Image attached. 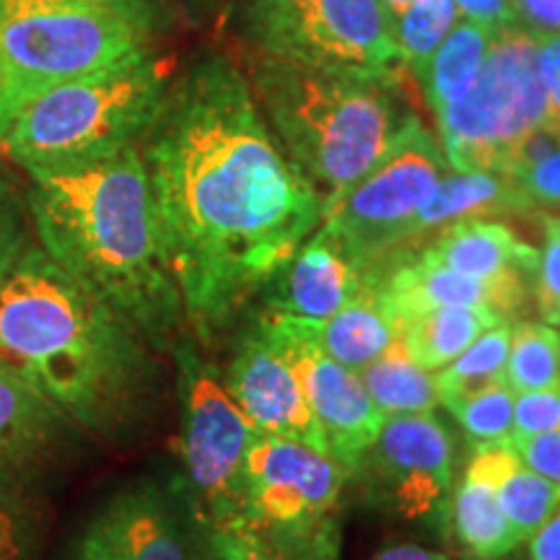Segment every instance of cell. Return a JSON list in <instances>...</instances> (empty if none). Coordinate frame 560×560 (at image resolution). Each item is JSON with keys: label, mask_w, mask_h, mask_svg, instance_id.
Returning a JSON list of instances; mask_svg holds the SVG:
<instances>
[{"label": "cell", "mask_w": 560, "mask_h": 560, "mask_svg": "<svg viewBox=\"0 0 560 560\" xmlns=\"http://www.w3.org/2000/svg\"><path fill=\"white\" fill-rule=\"evenodd\" d=\"M560 431V384L548 389L522 392L514 397V441L537 436V433Z\"/></svg>", "instance_id": "cell-35"}, {"label": "cell", "mask_w": 560, "mask_h": 560, "mask_svg": "<svg viewBox=\"0 0 560 560\" xmlns=\"http://www.w3.org/2000/svg\"><path fill=\"white\" fill-rule=\"evenodd\" d=\"M535 213L532 202L516 187V182L499 172H457L446 170L433 190L431 200L412 219L408 234L392 257L408 255L441 229L467 219H490V215H527ZM384 262V260H382Z\"/></svg>", "instance_id": "cell-20"}, {"label": "cell", "mask_w": 560, "mask_h": 560, "mask_svg": "<svg viewBox=\"0 0 560 560\" xmlns=\"http://www.w3.org/2000/svg\"><path fill=\"white\" fill-rule=\"evenodd\" d=\"M524 542L529 560H560V506Z\"/></svg>", "instance_id": "cell-43"}, {"label": "cell", "mask_w": 560, "mask_h": 560, "mask_svg": "<svg viewBox=\"0 0 560 560\" xmlns=\"http://www.w3.org/2000/svg\"><path fill=\"white\" fill-rule=\"evenodd\" d=\"M198 560H312L268 540L244 522L198 527Z\"/></svg>", "instance_id": "cell-32"}, {"label": "cell", "mask_w": 560, "mask_h": 560, "mask_svg": "<svg viewBox=\"0 0 560 560\" xmlns=\"http://www.w3.org/2000/svg\"><path fill=\"white\" fill-rule=\"evenodd\" d=\"M412 3H418V0H380V5L384 9V13H387V19H389V26H392V21L400 19L402 13L408 11Z\"/></svg>", "instance_id": "cell-45"}, {"label": "cell", "mask_w": 560, "mask_h": 560, "mask_svg": "<svg viewBox=\"0 0 560 560\" xmlns=\"http://www.w3.org/2000/svg\"><path fill=\"white\" fill-rule=\"evenodd\" d=\"M509 446H475L459 486L452 490L446 529L465 558L501 560L522 545L495 495V475Z\"/></svg>", "instance_id": "cell-19"}, {"label": "cell", "mask_w": 560, "mask_h": 560, "mask_svg": "<svg viewBox=\"0 0 560 560\" xmlns=\"http://www.w3.org/2000/svg\"><path fill=\"white\" fill-rule=\"evenodd\" d=\"M400 257H416L425 265H436V268L462 272V276L478 280H490V283L532 285L540 252L522 242L506 223L467 219L441 229L431 240Z\"/></svg>", "instance_id": "cell-17"}, {"label": "cell", "mask_w": 560, "mask_h": 560, "mask_svg": "<svg viewBox=\"0 0 560 560\" xmlns=\"http://www.w3.org/2000/svg\"><path fill=\"white\" fill-rule=\"evenodd\" d=\"M138 151L187 330L208 348L319 229L325 202L280 149L244 70L221 55L170 83Z\"/></svg>", "instance_id": "cell-1"}, {"label": "cell", "mask_w": 560, "mask_h": 560, "mask_svg": "<svg viewBox=\"0 0 560 560\" xmlns=\"http://www.w3.org/2000/svg\"><path fill=\"white\" fill-rule=\"evenodd\" d=\"M62 416L30 376L0 361V470H32L50 450Z\"/></svg>", "instance_id": "cell-21"}, {"label": "cell", "mask_w": 560, "mask_h": 560, "mask_svg": "<svg viewBox=\"0 0 560 560\" xmlns=\"http://www.w3.org/2000/svg\"><path fill=\"white\" fill-rule=\"evenodd\" d=\"M462 560H482V558H462ZM503 560V558H501Z\"/></svg>", "instance_id": "cell-47"}, {"label": "cell", "mask_w": 560, "mask_h": 560, "mask_svg": "<svg viewBox=\"0 0 560 560\" xmlns=\"http://www.w3.org/2000/svg\"><path fill=\"white\" fill-rule=\"evenodd\" d=\"M252 52L314 68L400 75L402 60L380 0H255Z\"/></svg>", "instance_id": "cell-11"}, {"label": "cell", "mask_w": 560, "mask_h": 560, "mask_svg": "<svg viewBox=\"0 0 560 560\" xmlns=\"http://www.w3.org/2000/svg\"><path fill=\"white\" fill-rule=\"evenodd\" d=\"M454 5H457V13H462L465 21L486 26L490 32L516 24L511 0H454Z\"/></svg>", "instance_id": "cell-41"}, {"label": "cell", "mask_w": 560, "mask_h": 560, "mask_svg": "<svg viewBox=\"0 0 560 560\" xmlns=\"http://www.w3.org/2000/svg\"><path fill=\"white\" fill-rule=\"evenodd\" d=\"M542 223V249L537 260L535 283H532V301L537 317L545 325H560V215L545 210Z\"/></svg>", "instance_id": "cell-33"}, {"label": "cell", "mask_w": 560, "mask_h": 560, "mask_svg": "<svg viewBox=\"0 0 560 560\" xmlns=\"http://www.w3.org/2000/svg\"><path fill=\"white\" fill-rule=\"evenodd\" d=\"M24 195L39 247L156 353L190 335L138 145L32 172Z\"/></svg>", "instance_id": "cell-2"}, {"label": "cell", "mask_w": 560, "mask_h": 560, "mask_svg": "<svg viewBox=\"0 0 560 560\" xmlns=\"http://www.w3.org/2000/svg\"><path fill=\"white\" fill-rule=\"evenodd\" d=\"M174 62L149 50L42 91L0 145L26 174L62 170L138 145L172 83Z\"/></svg>", "instance_id": "cell-5"}, {"label": "cell", "mask_w": 560, "mask_h": 560, "mask_svg": "<svg viewBox=\"0 0 560 560\" xmlns=\"http://www.w3.org/2000/svg\"><path fill=\"white\" fill-rule=\"evenodd\" d=\"M374 289L380 291L397 325L441 306H480L514 322L532 301V285L527 283H490L425 265L416 257H395L376 265Z\"/></svg>", "instance_id": "cell-16"}, {"label": "cell", "mask_w": 560, "mask_h": 560, "mask_svg": "<svg viewBox=\"0 0 560 560\" xmlns=\"http://www.w3.org/2000/svg\"><path fill=\"white\" fill-rule=\"evenodd\" d=\"M436 122L441 151L452 170L501 174L516 143L545 125L537 34L522 24L490 34L475 89L441 112Z\"/></svg>", "instance_id": "cell-8"}, {"label": "cell", "mask_w": 560, "mask_h": 560, "mask_svg": "<svg viewBox=\"0 0 560 560\" xmlns=\"http://www.w3.org/2000/svg\"><path fill=\"white\" fill-rule=\"evenodd\" d=\"M156 353L128 319L32 242L0 283V361L37 384L62 420L117 439L149 405Z\"/></svg>", "instance_id": "cell-3"}, {"label": "cell", "mask_w": 560, "mask_h": 560, "mask_svg": "<svg viewBox=\"0 0 560 560\" xmlns=\"http://www.w3.org/2000/svg\"><path fill=\"white\" fill-rule=\"evenodd\" d=\"M242 70L280 149L319 192L325 215L412 115L397 91L400 75L314 68L262 52H249Z\"/></svg>", "instance_id": "cell-4"}, {"label": "cell", "mask_w": 560, "mask_h": 560, "mask_svg": "<svg viewBox=\"0 0 560 560\" xmlns=\"http://www.w3.org/2000/svg\"><path fill=\"white\" fill-rule=\"evenodd\" d=\"M355 374L384 418L425 416L436 410L439 395L433 387V374L405 353L400 340L392 342L380 359Z\"/></svg>", "instance_id": "cell-25"}, {"label": "cell", "mask_w": 560, "mask_h": 560, "mask_svg": "<svg viewBox=\"0 0 560 560\" xmlns=\"http://www.w3.org/2000/svg\"><path fill=\"white\" fill-rule=\"evenodd\" d=\"M537 66L545 91V125L560 132V37H537Z\"/></svg>", "instance_id": "cell-38"}, {"label": "cell", "mask_w": 560, "mask_h": 560, "mask_svg": "<svg viewBox=\"0 0 560 560\" xmlns=\"http://www.w3.org/2000/svg\"><path fill=\"white\" fill-rule=\"evenodd\" d=\"M514 392L503 382L478 395L462 397L446 405V410L475 446H506L514 436Z\"/></svg>", "instance_id": "cell-31"}, {"label": "cell", "mask_w": 560, "mask_h": 560, "mask_svg": "<svg viewBox=\"0 0 560 560\" xmlns=\"http://www.w3.org/2000/svg\"><path fill=\"white\" fill-rule=\"evenodd\" d=\"M149 32L81 0H34L0 11V138L42 91L149 50Z\"/></svg>", "instance_id": "cell-6"}, {"label": "cell", "mask_w": 560, "mask_h": 560, "mask_svg": "<svg viewBox=\"0 0 560 560\" xmlns=\"http://www.w3.org/2000/svg\"><path fill=\"white\" fill-rule=\"evenodd\" d=\"M221 380L231 400L265 436L301 441L327 452L296 366L257 319H249L236 335Z\"/></svg>", "instance_id": "cell-14"}, {"label": "cell", "mask_w": 560, "mask_h": 560, "mask_svg": "<svg viewBox=\"0 0 560 560\" xmlns=\"http://www.w3.org/2000/svg\"><path fill=\"white\" fill-rule=\"evenodd\" d=\"M301 322L330 359L353 371H361L374 359H380L400 335V325L392 317L374 283L332 317Z\"/></svg>", "instance_id": "cell-22"}, {"label": "cell", "mask_w": 560, "mask_h": 560, "mask_svg": "<svg viewBox=\"0 0 560 560\" xmlns=\"http://www.w3.org/2000/svg\"><path fill=\"white\" fill-rule=\"evenodd\" d=\"M348 480L350 472L327 452L260 433L244 459L236 522L299 556L338 560V509Z\"/></svg>", "instance_id": "cell-7"}, {"label": "cell", "mask_w": 560, "mask_h": 560, "mask_svg": "<svg viewBox=\"0 0 560 560\" xmlns=\"http://www.w3.org/2000/svg\"><path fill=\"white\" fill-rule=\"evenodd\" d=\"M81 3L117 13V16H125L143 32H149L153 21L159 19V13L164 11L166 0H81Z\"/></svg>", "instance_id": "cell-42"}, {"label": "cell", "mask_w": 560, "mask_h": 560, "mask_svg": "<svg viewBox=\"0 0 560 560\" xmlns=\"http://www.w3.org/2000/svg\"><path fill=\"white\" fill-rule=\"evenodd\" d=\"M120 524V560H190L198 542L185 488L140 480L112 499Z\"/></svg>", "instance_id": "cell-18"}, {"label": "cell", "mask_w": 560, "mask_h": 560, "mask_svg": "<svg viewBox=\"0 0 560 560\" xmlns=\"http://www.w3.org/2000/svg\"><path fill=\"white\" fill-rule=\"evenodd\" d=\"M262 330L283 348L304 387L306 402L317 420L327 454L353 478L363 454L380 436L384 416L376 410L366 387L353 369L342 366L322 350L304 322L260 310L255 314Z\"/></svg>", "instance_id": "cell-13"}, {"label": "cell", "mask_w": 560, "mask_h": 560, "mask_svg": "<svg viewBox=\"0 0 560 560\" xmlns=\"http://www.w3.org/2000/svg\"><path fill=\"white\" fill-rule=\"evenodd\" d=\"M249 3H255V0H249Z\"/></svg>", "instance_id": "cell-48"}, {"label": "cell", "mask_w": 560, "mask_h": 560, "mask_svg": "<svg viewBox=\"0 0 560 560\" xmlns=\"http://www.w3.org/2000/svg\"><path fill=\"white\" fill-rule=\"evenodd\" d=\"M34 229L26 208V195L19 190L16 182L0 172V283L9 276L32 240Z\"/></svg>", "instance_id": "cell-34"}, {"label": "cell", "mask_w": 560, "mask_h": 560, "mask_svg": "<svg viewBox=\"0 0 560 560\" xmlns=\"http://www.w3.org/2000/svg\"><path fill=\"white\" fill-rule=\"evenodd\" d=\"M446 170L450 164L439 138L418 115H410L387 151L327 210L319 226L374 272L400 247L412 219L431 200Z\"/></svg>", "instance_id": "cell-10"}, {"label": "cell", "mask_w": 560, "mask_h": 560, "mask_svg": "<svg viewBox=\"0 0 560 560\" xmlns=\"http://www.w3.org/2000/svg\"><path fill=\"white\" fill-rule=\"evenodd\" d=\"M506 384L514 395L560 384V332L545 322L511 325Z\"/></svg>", "instance_id": "cell-28"}, {"label": "cell", "mask_w": 560, "mask_h": 560, "mask_svg": "<svg viewBox=\"0 0 560 560\" xmlns=\"http://www.w3.org/2000/svg\"><path fill=\"white\" fill-rule=\"evenodd\" d=\"M42 537V509L30 470H0V560H34Z\"/></svg>", "instance_id": "cell-29"}, {"label": "cell", "mask_w": 560, "mask_h": 560, "mask_svg": "<svg viewBox=\"0 0 560 560\" xmlns=\"http://www.w3.org/2000/svg\"><path fill=\"white\" fill-rule=\"evenodd\" d=\"M490 34L493 32L472 21H457L431 55L418 81L423 83L425 102L433 115L439 117L441 112L452 109L475 89L490 47Z\"/></svg>", "instance_id": "cell-24"}, {"label": "cell", "mask_w": 560, "mask_h": 560, "mask_svg": "<svg viewBox=\"0 0 560 560\" xmlns=\"http://www.w3.org/2000/svg\"><path fill=\"white\" fill-rule=\"evenodd\" d=\"M535 210L560 208V143L527 170L511 174Z\"/></svg>", "instance_id": "cell-36"}, {"label": "cell", "mask_w": 560, "mask_h": 560, "mask_svg": "<svg viewBox=\"0 0 560 560\" xmlns=\"http://www.w3.org/2000/svg\"><path fill=\"white\" fill-rule=\"evenodd\" d=\"M457 5L454 0H418L400 19L392 21V37L400 50L402 66L416 79L423 75L431 55L457 24Z\"/></svg>", "instance_id": "cell-30"}, {"label": "cell", "mask_w": 560, "mask_h": 560, "mask_svg": "<svg viewBox=\"0 0 560 560\" xmlns=\"http://www.w3.org/2000/svg\"><path fill=\"white\" fill-rule=\"evenodd\" d=\"M371 560H454V558L444 550H431L416 542H397L380 550Z\"/></svg>", "instance_id": "cell-44"}, {"label": "cell", "mask_w": 560, "mask_h": 560, "mask_svg": "<svg viewBox=\"0 0 560 560\" xmlns=\"http://www.w3.org/2000/svg\"><path fill=\"white\" fill-rule=\"evenodd\" d=\"M0 91H3V68H0Z\"/></svg>", "instance_id": "cell-46"}, {"label": "cell", "mask_w": 560, "mask_h": 560, "mask_svg": "<svg viewBox=\"0 0 560 560\" xmlns=\"http://www.w3.org/2000/svg\"><path fill=\"white\" fill-rule=\"evenodd\" d=\"M369 499L402 522L446 529L454 490V441L433 412L384 418L355 467Z\"/></svg>", "instance_id": "cell-12"}, {"label": "cell", "mask_w": 560, "mask_h": 560, "mask_svg": "<svg viewBox=\"0 0 560 560\" xmlns=\"http://www.w3.org/2000/svg\"><path fill=\"white\" fill-rule=\"evenodd\" d=\"M511 325L514 322H501V325L490 327L465 353H459L444 369L433 371V387H436L439 405L446 408V405L457 402L462 397L478 395L482 389L506 382Z\"/></svg>", "instance_id": "cell-26"}, {"label": "cell", "mask_w": 560, "mask_h": 560, "mask_svg": "<svg viewBox=\"0 0 560 560\" xmlns=\"http://www.w3.org/2000/svg\"><path fill=\"white\" fill-rule=\"evenodd\" d=\"M73 560H120V524L112 501L89 522L75 545Z\"/></svg>", "instance_id": "cell-37"}, {"label": "cell", "mask_w": 560, "mask_h": 560, "mask_svg": "<svg viewBox=\"0 0 560 560\" xmlns=\"http://www.w3.org/2000/svg\"><path fill=\"white\" fill-rule=\"evenodd\" d=\"M516 24L537 37H560V0H511Z\"/></svg>", "instance_id": "cell-40"}, {"label": "cell", "mask_w": 560, "mask_h": 560, "mask_svg": "<svg viewBox=\"0 0 560 560\" xmlns=\"http://www.w3.org/2000/svg\"><path fill=\"white\" fill-rule=\"evenodd\" d=\"M371 283L374 272L319 226L270 280L260 299L265 312L317 322L332 317Z\"/></svg>", "instance_id": "cell-15"}, {"label": "cell", "mask_w": 560, "mask_h": 560, "mask_svg": "<svg viewBox=\"0 0 560 560\" xmlns=\"http://www.w3.org/2000/svg\"><path fill=\"white\" fill-rule=\"evenodd\" d=\"M506 322L480 306H441L400 322V346L418 366L439 371L465 353L482 332Z\"/></svg>", "instance_id": "cell-23"}, {"label": "cell", "mask_w": 560, "mask_h": 560, "mask_svg": "<svg viewBox=\"0 0 560 560\" xmlns=\"http://www.w3.org/2000/svg\"><path fill=\"white\" fill-rule=\"evenodd\" d=\"M522 462L545 478L560 482V431L537 433V436L514 441L511 444Z\"/></svg>", "instance_id": "cell-39"}, {"label": "cell", "mask_w": 560, "mask_h": 560, "mask_svg": "<svg viewBox=\"0 0 560 560\" xmlns=\"http://www.w3.org/2000/svg\"><path fill=\"white\" fill-rule=\"evenodd\" d=\"M495 495H499L509 524L524 542L532 532L558 511L560 482L532 470L524 465L514 446H509L499 475H495Z\"/></svg>", "instance_id": "cell-27"}, {"label": "cell", "mask_w": 560, "mask_h": 560, "mask_svg": "<svg viewBox=\"0 0 560 560\" xmlns=\"http://www.w3.org/2000/svg\"><path fill=\"white\" fill-rule=\"evenodd\" d=\"M170 355L177 363L187 501L198 527H221L240 520L244 459L260 431L231 400L221 369L206 359L192 335L182 338Z\"/></svg>", "instance_id": "cell-9"}]
</instances>
